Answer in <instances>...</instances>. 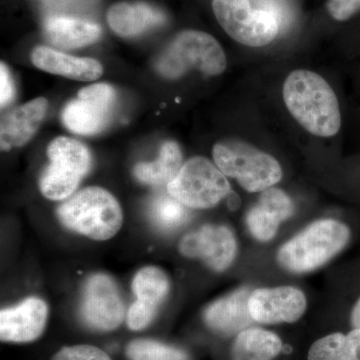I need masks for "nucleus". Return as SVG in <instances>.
<instances>
[{
	"label": "nucleus",
	"instance_id": "nucleus-26",
	"mask_svg": "<svg viewBox=\"0 0 360 360\" xmlns=\"http://www.w3.org/2000/svg\"><path fill=\"white\" fill-rule=\"evenodd\" d=\"M51 360H111L103 350L87 345L66 347L52 357Z\"/></svg>",
	"mask_w": 360,
	"mask_h": 360
},
{
	"label": "nucleus",
	"instance_id": "nucleus-7",
	"mask_svg": "<svg viewBox=\"0 0 360 360\" xmlns=\"http://www.w3.org/2000/svg\"><path fill=\"white\" fill-rule=\"evenodd\" d=\"M167 191L187 207L206 210L229 195L231 186L219 167L198 156L184 163Z\"/></svg>",
	"mask_w": 360,
	"mask_h": 360
},
{
	"label": "nucleus",
	"instance_id": "nucleus-27",
	"mask_svg": "<svg viewBox=\"0 0 360 360\" xmlns=\"http://www.w3.org/2000/svg\"><path fill=\"white\" fill-rule=\"evenodd\" d=\"M326 7L331 18L345 21L360 11V0H329Z\"/></svg>",
	"mask_w": 360,
	"mask_h": 360
},
{
	"label": "nucleus",
	"instance_id": "nucleus-17",
	"mask_svg": "<svg viewBox=\"0 0 360 360\" xmlns=\"http://www.w3.org/2000/svg\"><path fill=\"white\" fill-rule=\"evenodd\" d=\"M32 60L39 70L80 82L97 79L103 71L96 59L73 58L45 46L34 49Z\"/></svg>",
	"mask_w": 360,
	"mask_h": 360
},
{
	"label": "nucleus",
	"instance_id": "nucleus-1",
	"mask_svg": "<svg viewBox=\"0 0 360 360\" xmlns=\"http://www.w3.org/2000/svg\"><path fill=\"white\" fill-rule=\"evenodd\" d=\"M283 99L290 115L310 134L331 137L340 131L338 97L328 82L314 71H292L284 82Z\"/></svg>",
	"mask_w": 360,
	"mask_h": 360
},
{
	"label": "nucleus",
	"instance_id": "nucleus-13",
	"mask_svg": "<svg viewBox=\"0 0 360 360\" xmlns=\"http://www.w3.org/2000/svg\"><path fill=\"white\" fill-rule=\"evenodd\" d=\"M46 303L37 297H30L18 307L0 312V338L7 342H30L44 333L46 326Z\"/></svg>",
	"mask_w": 360,
	"mask_h": 360
},
{
	"label": "nucleus",
	"instance_id": "nucleus-10",
	"mask_svg": "<svg viewBox=\"0 0 360 360\" xmlns=\"http://www.w3.org/2000/svg\"><path fill=\"white\" fill-rule=\"evenodd\" d=\"M80 315L89 328L115 330L124 319V305L117 286L110 276L97 274L84 284Z\"/></svg>",
	"mask_w": 360,
	"mask_h": 360
},
{
	"label": "nucleus",
	"instance_id": "nucleus-11",
	"mask_svg": "<svg viewBox=\"0 0 360 360\" xmlns=\"http://www.w3.org/2000/svg\"><path fill=\"white\" fill-rule=\"evenodd\" d=\"M238 245L233 232L224 225H205L186 234L179 243V251L188 258L202 260L214 271L229 269L236 258Z\"/></svg>",
	"mask_w": 360,
	"mask_h": 360
},
{
	"label": "nucleus",
	"instance_id": "nucleus-18",
	"mask_svg": "<svg viewBox=\"0 0 360 360\" xmlns=\"http://www.w3.org/2000/svg\"><path fill=\"white\" fill-rule=\"evenodd\" d=\"M44 30L49 44L63 49H79L94 44L101 34V28L96 23L61 15L45 18Z\"/></svg>",
	"mask_w": 360,
	"mask_h": 360
},
{
	"label": "nucleus",
	"instance_id": "nucleus-16",
	"mask_svg": "<svg viewBox=\"0 0 360 360\" xmlns=\"http://www.w3.org/2000/svg\"><path fill=\"white\" fill-rule=\"evenodd\" d=\"M47 105L46 99L39 97L6 113L2 117L0 127L2 150L20 148L27 143L44 122Z\"/></svg>",
	"mask_w": 360,
	"mask_h": 360
},
{
	"label": "nucleus",
	"instance_id": "nucleus-28",
	"mask_svg": "<svg viewBox=\"0 0 360 360\" xmlns=\"http://www.w3.org/2000/svg\"><path fill=\"white\" fill-rule=\"evenodd\" d=\"M14 96V86L13 78L11 77L8 68L1 63L0 65V104L4 108L13 101Z\"/></svg>",
	"mask_w": 360,
	"mask_h": 360
},
{
	"label": "nucleus",
	"instance_id": "nucleus-21",
	"mask_svg": "<svg viewBox=\"0 0 360 360\" xmlns=\"http://www.w3.org/2000/svg\"><path fill=\"white\" fill-rule=\"evenodd\" d=\"M283 341L271 331L248 328L239 333L232 345V360H272L281 354Z\"/></svg>",
	"mask_w": 360,
	"mask_h": 360
},
{
	"label": "nucleus",
	"instance_id": "nucleus-22",
	"mask_svg": "<svg viewBox=\"0 0 360 360\" xmlns=\"http://www.w3.org/2000/svg\"><path fill=\"white\" fill-rule=\"evenodd\" d=\"M307 360H360V329L354 328L347 335L331 333L315 341Z\"/></svg>",
	"mask_w": 360,
	"mask_h": 360
},
{
	"label": "nucleus",
	"instance_id": "nucleus-14",
	"mask_svg": "<svg viewBox=\"0 0 360 360\" xmlns=\"http://www.w3.org/2000/svg\"><path fill=\"white\" fill-rule=\"evenodd\" d=\"M293 212L295 205L290 196L281 189L269 187L248 213L246 224L253 238L269 241L276 236L279 224L290 219Z\"/></svg>",
	"mask_w": 360,
	"mask_h": 360
},
{
	"label": "nucleus",
	"instance_id": "nucleus-4",
	"mask_svg": "<svg viewBox=\"0 0 360 360\" xmlns=\"http://www.w3.org/2000/svg\"><path fill=\"white\" fill-rule=\"evenodd\" d=\"M213 160L220 172L250 193L264 191L283 177L278 161L248 142L225 139L215 144Z\"/></svg>",
	"mask_w": 360,
	"mask_h": 360
},
{
	"label": "nucleus",
	"instance_id": "nucleus-8",
	"mask_svg": "<svg viewBox=\"0 0 360 360\" xmlns=\"http://www.w3.org/2000/svg\"><path fill=\"white\" fill-rule=\"evenodd\" d=\"M212 8L225 32L246 46H264L278 34L276 16L251 8L250 0H212Z\"/></svg>",
	"mask_w": 360,
	"mask_h": 360
},
{
	"label": "nucleus",
	"instance_id": "nucleus-9",
	"mask_svg": "<svg viewBox=\"0 0 360 360\" xmlns=\"http://www.w3.org/2000/svg\"><path fill=\"white\" fill-rule=\"evenodd\" d=\"M116 101V92L110 85H90L78 92L77 98L66 104L61 120L66 129L75 134H98L108 124Z\"/></svg>",
	"mask_w": 360,
	"mask_h": 360
},
{
	"label": "nucleus",
	"instance_id": "nucleus-23",
	"mask_svg": "<svg viewBox=\"0 0 360 360\" xmlns=\"http://www.w3.org/2000/svg\"><path fill=\"white\" fill-rule=\"evenodd\" d=\"M131 288L137 297L135 302L156 311L169 290V281L162 270L148 266L135 274Z\"/></svg>",
	"mask_w": 360,
	"mask_h": 360
},
{
	"label": "nucleus",
	"instance_id": "nucleus-12",
	"mask_svg": "<svg viewBox=\"0 0 360 360\" xmlns=\"http://www.w3.org/2000/svg\"><path fill=\"white\" fill-rule=\"evenodd\" d=\"M248 307L253 321L259 323H292L304 314L307 302L302 290L283 286L253 290Z\"/></svg>",
	"mask_w": 360,
	"mask_h": 360
},
{
	"label": "nucleus",
	"instance_id": "nucleus-20",
	"mask_svg": "<svg viewBox=\"0 0 360 360\" xmlns=\"http://www.w3.org/2000/svg\"><path fill=\"white\" fill-rule=\"evenodd\" d=\"M182 153L179 144L167 141L161 146L158 160L139 163L134 167L135 179L142 184L162 186L170 184L181 169Z\"/></svg>",
	"mask_w": 360,
	"mask_h": 360
},
{
	"label": "nucleus",
	"instance_id": "nucleus-15",
	"mask_svg": "<svg viewBox=\"0 0 360 360\" xmlns=\"http://www.w3.org/2000/svg\"><path fill=\"white\" fill-rule=\"evenodd\" d=\"M251 291L243 288L217 300L205 311V321L214 333L232 335L241 333L252 323L248 300Z\"/></svg>",
	"mask_w": 360,
	"mask_h": 360
},
{
	"label": "nucleus",
	"instance_id": "nucleus-2",
	"mask_svg": "<svg viewBox=\"0 0 360 360\" xmlns=\"http://www.w3.org/2000/svg\"><path fill=\"white\" fill-rule=\"evenodd\" d=\"M352 236L349 227L335 219H322L281 246L277 260L283 269L303 274L326 264L343 250Z\"/></svg>",
	"mask_w": 360,
	"mask_h": 360
},
{
	"label": "nucleus",
	"instance_id": "nucleus-29",
	"mask_svg": "<svg viewBox=\"0 0 360 360\" xmlns=\"http://www.w3.org/2000/svg\"><path fill=\"white\" fill-rule=\"evenodd\" d=\"M350 322H352V328L360 329V297L355 302L354 309L352 310Z\"/></svg>",
	"mask_w": 360,
	"mask_h": 360
},
{
	"label": "nucleus",
	"instance_id": "nucleus-3",
	"mask_svg": "<svg viewBox=\"0 0 360 360\" xmlns=\"http://www.w3.org/2000/svg\"><path fill=\"white\" fill-rule=\"evenodd\" d=\"M66 229L94 240H108L122 229L123 215L115 196L101 187H87L58 210Z\"/></svg>",
	"mask_w": 360,
	"mask_h": 360
},
{
	"label": "nucleus",
	"instance_id": "nucleus-5",
	"mask_svg": "<svg viewBox=\"0 0 360 360\" xmlns=\"http://www.w3.org/2000/svg\"><path fill=\"white\" fill-rule=\"evenodd\" d=\"M226 63L224 49L214 37L198 30H186L168 45L156 63V70L170 79H176L191 70L215 77L224 72Z\"/></svg>",
	"mask_w": 360,
	"mask_h": 360
},
{
	"label": "nucleus",
	"instance_id": "nucleus-6",
	"mask_svg": "<svg viewBox=\"0 0 360 360\" xmlns=\"http://www.w3.org/2000/svg\"><path fill=\"white\" fill-rule=\"evenodd\" d=\"M47 155L49 165L40 177V191L49 200H65L89 172L91 155L82 142L63 136L51 141Z\"/></svg>",
	"mask_w": 360,
	"mask_h": 360
},
{
	"label": "nucleus",
	"instance_id": "nucleus-24",
	"mask_svg": "<svg viewBox=\"0 0 360 360\" xmlns=\"http://www.w3.org/2000/svg\"><path fill=\"white\" fill-rule=\"evenodd\" d=\"M169 194V193H168ZM151 221L162 231H172L179 229L188 219L186 205L174 196L161 194L151 201L149 207Z\"/></svg>",
	"mask_w": 360,
	"mask_h": 360
},
{
	"label": "nucleus",
	"instance_id": "nucleus-25",
	"mask_svg": "<svg viewBox=\"0 0 360 360\" xmlns=\"http://www.w3.org/2000/svg\"><path fill=\"white\" fill-rule=\"evenodd\" d=\"M125 354L129 360H188L184 350L151 340L131 341Z\"/></svg>",
	"mask_w": 360,
	"mask_h": 360
},
{
	"label": "nucleus",
	"instance_id": "nucleus-19",
	"mask_svg": "<svg viewBox=\"0 0 360 360\" xmlns=\"http://www.w3.org/2000/svg\"><path fill=\"white\" fill-rule=\"evenodd\" d=\"M108 20L113 32L120 37H136L149 28L162 25L165 16L158 9L142 2H120L111 6Z\"/></svg>",
	"mask_w": 360,
	"mask_h": 360
}]
</instances>
